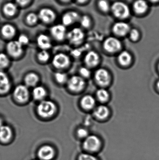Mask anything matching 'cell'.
<instances>
[{
	"mask_svg": "<svg viewBox=\"0 0 159 160\" xmlns=\"http://www.w3.org/2000/svg\"><path fill=\"white\" fill-rule=\"evenodd\" d=\"M57 111V105L55 102L49 100L45 99L40 102L36 107L37 114L43 118H51Z\"/></svg>",
	"mask_w": 159,
	"mask_h": 160,
	"instance_id": "1",
	"label": "cell"
},
{
	"mask_svg": "<svg viewBox=\"0 0 159 160\" xmlns=\"http://www.w3.org/2000/svg\"><path fill=\"white\" fill-rule=\"evenodd\" d=\"M111 11L113 16L122 21L129 18L131 9L126 3L122 1H115L111 4Z\"/></svg>",
	"mask_w": 159,
	"mask_h": 160,
	"instance_id": "2",
	"label": "cell"
},
{
	"mask_svg": "<svg viewBox=\"0 0 159 160\" xmlns=\"http://www.w3.org/2000/svg\"><path fill=\"white\" fill-rule=\"evenodd\" d=\"M14 99L19 103H25L29 101L30 92L29 88L23 84L17 86L13 92Z\"/></svg>",
	"mask_w": 159,
	"mask_h": 160,
	"instance_id": "3",
	"label": "cell"
},
{
	"mask_svg": "<svg viewBox=\"0 0 159 160\" xmlns=\"http://www.w3.org/2000/svg\"><path fill=\"white\" fill-rule=\"evenodd\" d=\"M101 140L95 135H90L86 138L83 143V148L87 152H96L101 147Z\"/></svg>",
	"mask_w": 159,
	"mask_h": 160,
	"instance_id": "4",
	"label": "cell"
},
{
	"mask_svg": "<svg viewBox=\"0 0 159 160\" xmlns=\"http://www.w3.org/2000/svg\"><path fill=\"white\" fill-rule=\"evenodd\" d=\"M23 47L18 40H12L7 45V51L8 55L12 58H18L23 53Z\"/></svg>",
	"mask_w": 159,
	"mask_h": 160,
	"instance_id": "5",
	"label": "cell"
},
{
	"mask_svg": "<svg viewBox=\"0 0 159 160\" xmlns=\"http://www.w3.org/2000/svg\"><path fill=\"white\" fill-rule=\"evenodd\" d=\"M66 38L72 44L79 45L84 39L85 33L81 28L75 27L67 32Z\"/></svg>",
	"mask_w": 159,
	"mask_h": 160,
	"instance_id": "6",
	"label": "cell"
},
{
	"mask_svg": "<svg viewBox=\"0 0 159 160\" xmlns=\"http://www.w3.org/2000/svg\"><path fill=\"white\" fill-rule=\"evenodd\" d=\"M131 28L129 24L123 21H119L115 22L112 27V31L115 35L124 37L129 34Z\"/></svg>",
	"mask_w": 159,
	"mask_h": 160,
	"instance_id": "7",
	"label": "cell"
},
{
	"mask_svg": "<svg viewBox=\"0 0 159 160\" xmlns=\"http://www.w3.org/2000/svg\"><path fill=\"white\" fill-rule=\"evenodd\" d=\"M52 64L57 69H64L70 65V59L64 53H58L55 54L52 58Z\"/></svg>",
	"mask_w": 159,
	"mask_h": 160,
	"instance_id": "8",
	"label": "cell"
},
{
	"mask_svg": "<svg viewBox=\"0 0 159 160\" xmlns=\"http://www.w3.org/2000/svg\"><path fill=\"white\" fill-rule=\"evenodd\" d=\"M85 85V80L83 78L78 76H73L67 82L68 88L73 92H80L83 90Z\"/></svg>",
	"mask_w": 159,
	"mask_h": 160,
	"instance_id": "9",
	"label": "cell"
},
{
	"mask_svg": "<svg viewBox=\"0 0 159 160\" xmlns=\"http://www.w3.org/2000/svg\"><path fill=\"white\" fill-rule=\"evenodd\" d=\"M105 49L110 53L119 51L121 48L122 45L119 39L114 37H110L105 40L103 44Z\"/></svg>",
	"mask_w": 159,
	"mask_h": 160,
	"instance_id": "10",
	"label": "cell"
},
{
	"mask_svg": "<svg viewBox=\"0 0 159 160\" xmlns=\"http://www.w3.org/2000/svg\"><path fill=\"white\" fill-rule=\"evenodd\" d=\"M50 33L55 40L62 41L67 37L66 26L63 24L54 25L50 29Z\"/></svg>",
	"mask_w": 159,
	"mask_h": 160,
	"instance_id": "11",
	"label": "cell"
},
{
	"mask_svg": "<svg viewBox=\"0 0 159 160\" xmlns=\"http://www.w3.org/2000/svg\"><path fill=\"white\" fill-rule=\"evenodd\" d=\"M80 14L75 11L66 12L62 17V24L65 26H71L76 22H79Z\"/></svg>",
	"mask_w": 159,
	"mask_h": 160,
	"instance_id": "12",
	"label": "cell"
},
{
	"mask_svg": "<svg viewBox=\"0 0 159 160\" xmlns=\"http://www.w3.org/2000/svg\"><path fill=\"white\" fill-rule=\"evenodd\" d=\"M39 19L45 23L53 22L57 18L56 13L51 8H42L38 14Z\"/></svg>",
	"mask_w": 159,
	"mask_h": 160,
	"instance_id": "13",
	"label": "cell"
},
{
	"mask_svg": "<svg viewBox=\"0 0 159 160\" xmlns=\"http://www.w3.org/2000/svg\"><path fill=\"white\" fill-rule=\"evenodd\" d=\"M11 86V81L8 75L5 72L0 71V95L7 94Z\"/></svg>",
	"mask_w": 159,
	"mask_h": 160,
	"instance_id": "14",
	"label": "cell"
},
{
	"mask_svg": "<svg viewBox=\"0 0 159 160\" xmlns=\"http://www.w3.org/2000/svg\"><path fill=\"white\" fill-rule=\"evenodd\" d=\"M133 10L136 15L145 14L149 9L148 2L147 0H135L133 4Z\"/></svg>",
	"mask_w": 159,
	"mask_h": 160,
	"instance_id": "15",
	"label": "cell"
},
{
	"mask_svg": "<svg viewBox=\"0 0 159 160\" xmlns=\"http://www.w3.org/2000/svg\"><path fill=\"white\" fill-rule=\"evenodd\" d=\"M95 78L98 84L102 86L108 85L110 82V77L107 70L105 69H98L95 74Z\"/></svg>",
	"mask_w": 159,
	"mask_h": 160,
	"instance_id": "16",
	"label": "cell"
},
{
	"mask_svg": "<svg viewBox=\"0 0 159 160\" xmlns=\"http://www.w3.org/2000/svg\"><path fill=\"white\" fill-rule=\"evenodd\" d=\"M37 46L41 50H48L50 49L52 46L51 39L50 38L44 34H41L37 37Z\"/></svg>",
	"mask_w": 159,
	"mask_h": 160,
	"instance_id": "17",
	"label": "cell"
},
{
	"mask_svg": "<svg viewBox=\"0 0 159 160\" xmlns=\"http://www.w3.org/2000/svg\"><path fill=\"white\" fill-rule=\"evenodd\" d=\"M38 157L43 160H50L53 158L55 155L54 150L49 146L42 147L38 153Z\"/></svg>",
	"mask_w": 159,
	"mask_h": 160,
	"instance_id": "18",
	"label": "cell"
},
{
	"mask_svg": "<svg viewBox=\"0 0 159 160\" xmlns=\"http://www.w3.org/2000/svg\"><path fill=\"white\" fill-rule=\"evenodd\" d=\"M32 95L34 100L41 102L45 99L47 95V91L44 87L36 86L33 89Z\"/></svg>",
	"mask_w": 159,
	"mask_h": 160,
	"instance_id": "19",
	"label": "cell"
},
{
	"mask_svg": "<svg viewBox=\"0 0 159 160\" xmlns=\"http://www.w3.org/2000/svg\"><path fill=\"white\" fill-rule=\"evenodd\" d=\"M40 78L36 73L35 72H30L28 73L24 78L25 85L28 88H34L37 86L39 82Z\"/></svg>",
	"mask_w": 159,
	"mask_h": 160,
	"instance_id": "20",
	"label": "cell"
},
{
	"mask_svg": "<svg viewBox=\"0 0 159 160\" xmlns=\"http://www.w3.org/2000/svg\"><path fill=\"white\" fill-rule=\"evenodd\" d=\"M2 36L6 39H12L16 35V28L12 24L7 23L4 24L1 28Z\"/></svg>",
	"mask_w": 159,
	"mask_h": 160,
	"instance_id": "21",
	"label": "cell"
},
{
	"mask_svg": "<svg viewBox=\"0 0 159 160\" xmlns=\"http://www.w3.org/2000/svg\"><path fill=\"white\" fill-rule=\"evenodd\" d=\"M100 58L99 55L94 51H90L87 53L85 58V62L87 66L94 67L99 63Z\"/></svg>",
	"mask_w": 159,
	"mask_h": 160,
	"instance_id": "22",
	"label": "cell"
},
{
	"mask_svg": "<svg viewBox=\"0 0 159 160\" xmlns=\"http://www.w3.org/2000/svg\"><path fill=\"white\" fill-rule=\"evenodd\" d=\"M12 135V130L9 126L3 125L0 128V141L1 142H8L11 139Z\"/></svg>",
	"mask_w": 159,
	"mask_h": 160,
	"instance_id": "23",
	"label": "cell"
},
{
	"mask_svg": "<svg viewBox=\"0 0 159 160\" xmlns=\"http://www.w3.org/2000/svg\"><path fill=\"white\" fill-rule=\"evenodd\" d=\"M3 12L7 17H12L15 16L17 11L16 5L11 2L6 3L3 7Z\"/></svg>",
	"mask_w": 159,
	"mask_h": 160,
	"instance_id": "24",
	"label": "cell"
},
{
	"mask_svg": "<svg viewBox=\"0 0 159 160\" xmlns=\"http://www.w3.org/2000/svg\"><path fill=\"white\" fill-rule=\"evenodd\" d=\"M81 106L85 110L92 109L95 105V100L90 95H87L83 97L81 100Z\"/></svg>",
	"mask_w": 159,
	"mask_h": 160,
	"instance_id": "25",
	"label": "cell"
},
{
	"mask_svg": "<svg viewBox=\"0 0 159 160\" xmlns=\"http://www.w3.org/2000/svg\"><path fill=\"white\" fill-rule=\"evenodd\" d=\"M94 113L97 118L101 119H105L109 115V109L105 105H100L95 109Z\"/></svg>",
	"mask_w": 159,
	"mask_h": 160,
	"instance_id": "26",
	"label": "cell"
},
{
	"mask_svg": "<svg viewBox=\"0 0 159 160\" xmlns=\"http://www.w3.org/2000/svg\"><path fill=\"white\" fill-rule=\"evenodd\" d=\"M118 59L120 65L127 66L131 62V55L128 52L123 51L119 54Z\"/></svg>",
	"mask_w": 159,
	"mask_h": 160,
	"instance_id": "27",
	"label": "cell"
},
{
	"mask_svg": "<svg viewBox=\"0 0 159 160\" xmlns=\"http://www.w3.org/2000/svg\"><path fill=\"white\" fill-rule=\"evenodd\" d=\"M97 5L102 13H107L111 11V4L108 0H98Z\"/></svg>",
	"mask_w": 159,
	"mask_h": 160,
	"instance_id": "28",
	"label": "cell"
},
{
	"mask_svg": "<svg viewBox=\"0 0 159 160\" xmlns=\"http://www.w3.org/2000/svg\"><path fill=\"white\" fill-rule=\"evenodd\" d=\"M78 22L82 28L85 29L90 28L92 24V21L91 18L87 15L81 16Z\"/></svg>",
	"mask_w": 159,
	"mask_h": 160,
	"instance_id": "29",
	"label": "cell"
},
{
	"mask_svg": "<svg viewBox=\"0 0 159 160\" xmlns=\"http://www.w3.org/2000/svg\"><path fill=\"white\" fill-rule=\"evenodd\" d=\"M10 64V59L8 55L5 53H0V69L7 68Z\"/></svg>",
	"mask_w": 159,
	"mask_h": 160,
	"instance_id": "30",
	"label": "cell"
},
{
	"mask_svg": "<svg viewBox=\"0 0 159 160\" xmlns=\"http://www.w3.org/2000/svg\"><path fill=\"white\" fill-rule=\"evenodd\" d=\"M97 97L99 101L102 102H105L109 99V93L106 89L101 88L97 91Z\"/></svg>",
	"mask_w": 159,
	"mask_h": 160,
	"instance_id": "31",
	"label": "cell"
},
{
	"mask_svg": "<svg viewBox=\"0 0 159 160\" xmlns=\"http://www.w3.org/2000/svg\"><path fill=\"white\" fill-rule=\"evenodd\" d=\"M37 58L38 61L41 62H47L50 59V54L48 50H42L37 53Z\"/></svg>",
	"mask_w": 159,
	"mask_h": 160,
	"instance_id": "32",
	"label": "cell"
},
{
	"mask_svg": "<svg viewBox=\"0 0 159 160\" xmlns=\"http://www.w3.org/2000/svg\"><path fill=\"white\" fill-rule=\"evenodd\" d=\"M39 19L38 15L31 12L29 13L26 17V22L29 25H33L36 24Z\"/></svg>",
	"mask_w": 159,
	"mask_h": 160,
	"instance_id": "33",
	"label": "cell"
},
{
	"mask_svg": "<svg viewBox=\"0 0 159 160\" xmlns=\"http://www.w3.org/2000/svg\"><path fill=\"white\" fill-rule=\"evenodd\" d=\"M54 78L57 82L61 84L67 82L68 81L67 75L62 72H56L54 75Z\"/></svg>",
	"mask_w": 159,
	"mask_h": 160,
	"instance_id": "34",
	"label": "cell"
},
{
	"mask_svg": "<svg viewBox=\"0 0 159 160\" xmlns=\"http://www.w3.org/2000/svg\"><path fill=\"white\" fill-rule=\"evenodd\" d=\"M129 35L130 39L133 41L138 40L140 36V32L136 28H133L131 29Z\"/></svg>",
	"mask_w": 159,
	"mask_h": 160,
	"instance_id": "35",
	"label": "cell"
},
{
	"mask_svg": "<svg viewBox=\"0 0 159 160\" xmlns=\"http://www.w3.org/2000/svg\"><path fill=\"white\" fill-rule=\"evenodd\" d=\"M18 42L21 44L22 46H24L27 45L29 44V38L24 34H21L19 37L18 39Z\"/></svg>",
	"mask_w": 159,
	"mask_h": 160,
	"instance_id": "36",
	"label": "cell"
},
{
	"mask_svg": "<svg viewBox=\"0 0 159 160\" xmlns=\"http://www.w3.org/2000/svg\"><path fill=\"white\" fill-rule=\"evenodd\" d=\"M77 136L80 138H86L88 136V132L85 128H79L77 131Z\"/></svg>",
	"mask_w": 159,
	"mask_h": 160,
	"instance_id": "37",
	"label": "cell"
},
{
	"mask_svg": "<svg viewBox=\"0 0 159 160\" xmlns=\"http://www.w3.org/2000/svg\"><path fill=\"white\" fill-rule=\"evenodd\" d=\"M78 160H98L95 157L88 154H82L78 157Z\"/></svg>",
	"mask_w": 159,
	"mask_h": 160,
	"instance_id": "38",
	"label": "cell"
},
{
	"mask_svg": "<svg viewBox=\"0 0 159 160\" xmlns=\"http://www.w3.org/2000/svg\"><path fill=\"white\" fill-rule=\"evenodd\" d=\"M79 72H80V75L83 78H87L90 76V71L86 68L83 67L80 68Z\"/></svg>",
	"mask_w": 159,
	"mask_h": 160,
	"instance_id": "39",
	"label": "cell"
},
{
	"mask_svg": "<svg viewBox=\"0 0 159 160\" xmlns=\"http://www.w3.org/2000/svg\"><path fill=\"white\" fill-rule=\"evenodd\" d=\"M18 4L21 6H25L30 3L31 0H16Z\"/></svg>",
	"mask_w": 159,
	"mask_h": 160,
	"instance_id": "40",
	"label": "cell"
},
{
	"mask_svg": "<svg viewBox=\"0 0 159 160\" xmlns=\"http://www.w3.org/2000/svg\"><path fill=\"white\" fill-rule=\"evenodd\" d=\"M75 1L79 4L83 5L88 2L89 0H75Z\"/></svg>",
	"mask_w": 159,
	"mask_h": 160,
	"instance_id": "41",
	"label": "cell"
},
{
	"mask_svg": "<svg viewBox=\"0 0 159 160\" xmlns=\"http://www.w3.org/2000/svg\"><path fill=\"white\" fill-rule=\"evenodd\" d=\"M148 2L152 3H157L159 2V0H147Z\"/></svg>",
	"mask_w": 159,
	"mask_h": 160,
	"instance_id": "42",
	"label": "cell"
},
{
	"mask_svg": "<svg viewBox=\"0 0 159 160\" xmlns=\"http://www.w3.org/2000/svg\"><path fill=\"white\" fill-rule=\"evenodd\" d=\"M61 2H62L63 3H68L71 2L72 0H59Z\"/></svg>",
	"mask_w": 159,
	"mask_h": 160,
	"instance_id": "43",
	"label": "cell"
},
{
	"mask_svg": "<svg viewBox=\"0 0 159 160\" xmlns=\"http://www.w3.org/2000/svg\"><path fill=\"white\" fill-rule=\"evenodd\" d=\"M3 125H4L3 124V120L2 119V118H0V128H1V127H2V126H3Z\"/></svg>",
	"mask_w": 159,
	"mask_h": 160,
	"instance_id": "44",
	"label": "cell"
},
{
	"mask_svg": "<svg viewBox=\"0 0 159 160\" xmlns=\"http://www.w3.org/2000/svg\"><path fill=\"white\" fill-rule=\"evenodd\" d=\"M157 86L158 88L159 89V80L157 83Z\"/></svg>",
	"mask_w": 159,
	"mask_h": 160,
	"instance_id": "45",
	"label": "cell"
},
{
	"mask_svg": "<svg viewBox=\"0 0 159 160\" xmlns=\"http://www.w3.org/2000/svg\"></svg>",
	"mask_w": 159,
	"mask_h": 160,
	"instance_id": "46",
	"label": "cell"
}]
</instances>
